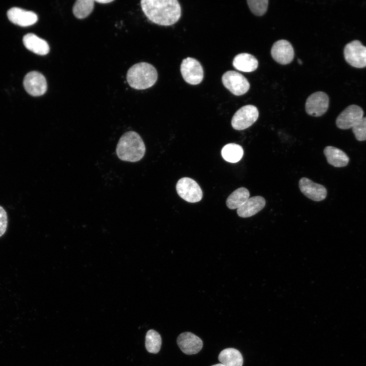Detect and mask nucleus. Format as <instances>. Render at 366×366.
I'll list each match as a JSON object with an SVG mask.
<instances>
[{"instance_id":"obj_2","label":"nucleus","mask_w":366,"mask_h":366,"mask_svg":"<svg viewBox=\"0 0 366 366\" xmlns=\"http://www.w3.org/2000/svg\"><path fill=\"white\" fill-rule=\"evenodd\" d=\"M117 156L125 161L135 162L140 160L145 152V146L136 132L128 131L120 138L116 148Z\"/></svg>"},{"instance_id":"obj_12","label":"nucleus","mask_w":366,"mask_h":366,"mask_svg":"<svg viewBox=\"0 0 366 366\" xmlns=\"http://www.w3.org/2000/svg\"><path fill=\"white\" fill-rule=\"evenodd\" d=\"M273 59L281 65L290 63L294 56V51L291 44L287 40H280L276 42L271 49Z\"/></svg>"},{"instance_id":"obj_10","label":"nucleus","mask_w":366,"mask_h":366,"mask_svg":"<svg viewBox=\"0 0 366 366\" xmlns=\"http://www.w3.org/2000/svg\"><path fill=\"white\" fill-rule=\"evenodd\" d=\"M362 109L356 105H351L345 108L337 117L336 125L343 130L353 128L363 117Z\"/></svg>"},{"instance_id":"obj_1","label":"nucleus","mask_w":366,"mask_h":366,"mask_svg":"<svg viewBox=\"0 0 366 366\" xmlns=\"http://www.w3.org/2000/svg\"><path fill=\"white\" fill-rule=\"evenodd\" d=\"M140 4L146 17L160 25H172L181 16V7L177 0H142Z\"/></svg>"},{"instance_id":"obj_30","label":"nucleus","mask_w":366,"mask_h":366,"mask_svg":"<svg viewBox=\"0 0 366 366\" xmlns=\"http://www.w3.org/2000/svg\"><path fill=\"white\" fill-rule=\"evenodd\" d=\"M298 63L300 65H301L302 63V61H301L300 59H298Z\"/></svg>"},{"instance_id":"obj_13","label":"nucleus","mask_w":366,"mask_h":366,"mask_svg":"<svg viewBox=\"0 0 366 366\" xmlns=\"http://www.w3.org/2000/svg\"><path fill=\"white\" fill-rule=\"evenodd\" d=\"M299 188L304 195L313 201H322L326 197L327 190L325 187L308 178H300L299 181Z\"/></svg>"},{"instance_id":"obj_16","label":"nucleus","mask_w":366,"mask_h":366,"mask_svg":"<svg viewBox=\"0 0 366 366\" xmlns=\"http://www.w3.org/2000/svg\"><path fill=\"white\" fill-rule=\"evenodd\" d=\"M265 199L260 196L249 198L242 205L237 209V214L241 218L252 217L262 210L265 205Z\"/></svg>"},{"instance_id":"obj_11","label":"nucleus","mask_w":366,"mask_h":366,"mask_svg":"<svg viewBox=\"0 0 366 366\" xmlns=\"http://www.w3.org/2000/svg\"><path fill=\"white\" fill-rule=\"evenodd\" d=\"M23 86L27 93L34 97L44 95L47 88L45 77L37 71L30 72L25 76Z\"/></svg>"},{"instance_id":"obj_15","label":"nucleus","mask_w":366,"mask_h":366,"mask_svg":"<svg viewBox=\"0 0 366 366\" xmlns=\"http://www.w3.org/2000/svg\"><path fill=\"white\" fill-rule=\"evenodd\" d=\"M7 16L12 23L23 27L33 25L38 20L37 15L34 12L17 7L10 9L8 11Z\"/></svg>"},{"instance_id":"obj_9","label":"nucleus","mask_w":366,"mask_h":366,"mask_svg":"<svg viewBox=\"0 0 366 366\" xmlns=\"http://www.w3.org/2000/svg\"><path fill=\"white\" fill-rule=\"evenodd\" d=\"M329 107L328 95L322 92L311 94L307 99L305 108L308 114L318 117L323 115Z\"/></svg>"},{"instance_id":"obj_17","label":"nucleus","mask_w":366,"mask_h":366,"mask_svg":"<svg viewBox=\"0 0 366 366\" xmlns=\"http://www.w3.org/2000/svg\"><path fill=\"white\" fill-rule=\"evenodd\" d=\"M23 42L28 50L37 54L44 55L49 52L47 42L34 34L29 33L24 36Z\"/></svg>"},{"instance_id":"obj_22","label":"nucleus","mask_w":366,"mask_h":366,"mask_svg":"<svg viewBox=\"0 0 366 366\" xmlns=\"http://www.w3.org/2000/svg\"><path fill=\"white\" fill-rule=\"evenodd\" d=\"M221 155L227 162L234 163L241 159L243 155V149L237 144L228 143L222 148Z\"/></svg>"},{"instance_id":"obj_29","label":"nucleus","mask_w":366,"mask_h":366,"mask_svg":"<svg viewBox=\"0 0 366 366\" xmlns=\"http://www.w3.org/2000/svg\"><path fill=\"white\" fill-rule=\"evenodd\" d=\"M211 366H225V365L224 364H223L222 363H218V364H214V365H212Z\"/></svg>"},{"instance_id":"obj_23","label":"nucleus","mask_w":366,"mask_h":366,"mask_svg":"<svg viewBox=\"0 0 366 366\" xmlns=\"http://www.w3.org/2000/svg\"><path fill=\"white\" fill-rule=\"evenodd\" d=\"M162 345L160 334L154 329L147 331L145 336V348L151 353L156 354L160 351Z\"/></svg>"},{"instance_id":"obj_19","label":"nucleus","mask_w":366,"mask_h":366,"mask_svg":"<svg viewBox=\"0 0 366 366\" xmlns=\"http://www.w3.org/2000/svg\"><path fill=\"white\" fill-rule=\"evenodd\" d=\"M233 67L237 70L244 72H251L258 67V62L252 54L241 53L236 55L232 62Z\"/></svg>"},{"instance_id":"obj_24","label":"nucleus","mask_w":366,"mask_h":366,"mask_svg":"<svg viewBox=\"0 0 366 366\" xmlns=\"http://www.w3.org/2000/svg\"><path fill=\"white\" fill-rule=\"evenodd\" d=\"M94 7V1L93 0H78L74 4L73 12L76 18L83 19L92 13Z\"/></svg>"},{"instance_id":"obj_4","label":"nucleus","mask_w":366,"mask_h":366,"mask_svg":"<svg viewBox=\"0 0 366 366\" xmlns=\"http://www.w3.org/2000/svg\"><path fill=\"white\" fill-rule=\"evenodd\" d=\"M176 190L178 195L188 202L196 203L202 198L201 188L196 181L189 177L179 179L176 184Z\"/></svg>"},{"instance_id":"obj_7","label":"nucleus","mask_w":366,"mask_h":366,"mask_svg":"<svg viewBox=\"0 0 366 366\" xmlns=\"http://www.w3.org/2000/svg\"><path fill=\"white\" fill-rule=\"evenodd\" d=\"M346 61L357 68L366 67V47L358 40H353L346 45L344 49Z\"/></svg>"},{"instance_id":"obj_21","label":"nucleus","mask_w":366,"mask_h":366,"mask_svg":"<svg viewBox=\"0 0 366 366\" xmlns=\"http://www.w3.org/2000/svg\"><path fill=\"white\" fill-rule=\"evenodd\" d=\"M249 190L244 187L238 188L234 191L226 200L227 206L231 209H237L242 205L249 198Z\"/></svg>"},{"instance_id":"obj_8","label":"nucleus","mask_w":366,"mask_h":366,"mask_svg":"<svg viewBox=\"0 0 366 366\" xmlns=\"http://www.w3.org/2000/svg\"><path fill=\"white\" fill-rule=\"evenodd\" d=\"M222 81L224 86L236 96L245 94L250 88V83L248 80L242 74L234 71H228L224 73Z\"/></svg>"},{"instance_id":"obj_28","label":"nucleus","mask_w":366,"mask_h":366,"mask_svg":"<svg viewBox=\"0 0 366 366\" xmlns=\"http://www.w3.org/2000/svg\"><path fill=\"white\" fill-rule=\"evenodd\" d=\"M113 0H96L95 2L99 3H102V4H107L109 3L112 2H113Z\"/></svg>"},{"instance_id":"obj_26","label":"nucleus","mask_w":366,"mask_h":366,"mask_svg":"<svg viewBox=\"0 0 366 366\" xmlns=\"http://www.w3.org/2000/svg\"><path fill=\"white\" fill-rule=\"evenodd\" d=\"M352 129L356 139L358 141L366 140V117H363L360 121Z\"/></svg>"},{"instance_id":"obj_27","label":"nucleus","mask_w":366,"mask_h":366,"mask_svg":"<svg viewBox=\"0 0 366 366\" xmlns=\"http://www.w3.org/2000/svg\"><path fill=\"white\" fill-rule=\"evenodd\" d=\"M8 225V216L6 210L0 205V237L6 232Z\"/></svg>"},{"instance_id":"obj_5","label":"nucleus","mask_w":366,"mask_h":366,"mask_svg":"<svg viewBox=\"0 0 366 366\" xmlns=\"http://www.w3.org/2000/svg\"><path fill=\"white\" fill-rule=\"evenodd\" d=\"M180 70L183 79L190 84H198L203 79V68L199 62L195 58L188 57L184 59Z\"/></svg>"},{"instance_id":"obj_18","label":"nucleus","mask_w":366,"mask_h":366,"mask_svg":"<svg viewBox=\"0 0 366 366\" xmlns=\"http://www.w3.org/2000/svg\"><path fill=\"white\" fill-rule=\"evenodd\" d=\"M324 154L330 165L336 167L346 166L349 162V158L342 150L332 146L324 149Z\"/></svg>"},{"instance_id":"obj_20","label":"nucleus","mask_w":366,"mask_h":366,"mask_svg":"<svg viewBox=\"0 0 366 366\" xmlns=\"http://www.w3.org/2000/svg\"><path fill=\"white\" fill-rule=\"evenodd\" d=\"M218 359L225 366H242L243 361L240 352L232 348L223 350L220 353Z\"/></svg>"},{"instance_id":"obj_25","label":"nucleus","mask_w":366,"mask_h":366,"mask_svg":"<svg viewBox=\"0 0 366 366\" xmlns=\"http://www.w3.org/2000/svg\"><path fill=\"white\" fill-rule=\"evenodd\" d=\"M248 5L252 13L257 16L264 15L267 9V0H248Z\"/></svg>"},{"instance_id":"obj_3","label":"nucleus","mask_w":366,"mask_h":366,"mask_svg":"<svg viewBox=\"0 0 366 366\" xmlns=\"http://www.w3.org/2000/svg\"><path fill=\"white\" fill-rule=\"evenodd\" d=\"M158 73L151 64L141 62L132 66L128 71L127 80L129 85L136 89H145L156 82Z\"/></svg>"},{"instance_id":"obj_6","label":"nucleus","mask_w":366,"mask_h":366,"mask_svg":"<svg viewBox=\"0 0 366 366\" xmlns=\"http://www.w3.org/2000/svg\"><path fill=\"white\" fill-rule=\"evenodd\" d=\"M259 112L257 108L252 105H247L239 109L231 119V126L236 130H245L251 126L258 119Z\"/></svg>"},{"instance_id":"obj_14","label":"nucleus","mask_w":366,"mask_h":366,"mask_svg":"<svg viewBox=\"0 0 366 366\" xmlns=\"http://www.w3.org/2000/svg\"><path fill=\"white\" fill-rule=\"evenodd\" d=\"M177 344L181 351L187 355L197 354L203 347L202 340L190 332L180 333L177 338Z\"/></svg>"}]
</instances>
